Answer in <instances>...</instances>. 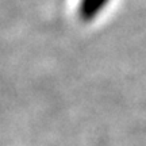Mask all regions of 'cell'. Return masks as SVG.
<instances>
[{"instance_id":"obj_1","label":"cell","mask_w":146,"mask_h":146,"mask_svg":"<svg viewBox=\"0 0 146 146\" xmlns=\"http://www.w3.org/2000/svg\"><path fill=\"white\" fill-rule=\"evenodd\" d=\"M108 3L110 0H81L78 7V15L85 22L94 21Z\"/></svg>"}]
</instances>
